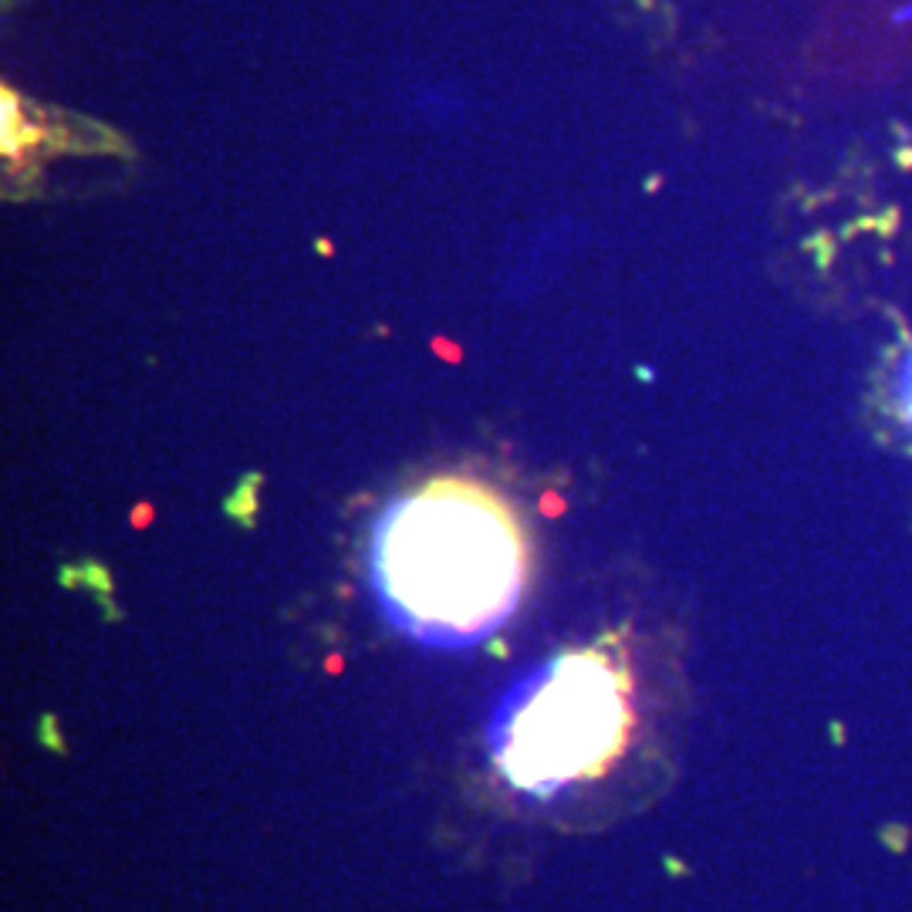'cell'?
Segmentation results:
<instances>
[{
    "label": "cell",
    "mask_w": 912,
    "mask_h": 912,
    "mask_svg": "<svg viewBox=\"0 0 912 912\" xmlns=\"http://www.w3.org/2000/svg\"><path fill=\"white\" fill-rule=\"evenodd\" d=\"M528 534L493 487L437 477L385 511L372 574L402 629L427 642H473L518 609L528 585Z\"/></svg>",
    "instance_id": "6da1fadb"
},
{
    "label": "cell",
    "mask_w": 912,
    "mask_h": 912,
    "mask_svg": "<svg viewBox=\"0 0 912 912\" xmlns=\"http://www.w3.org/2000/svg\"><path fill=\"white\" fill-rule=\"evenodd\" d=\"M909 409H912V402H909Z\"/></svg>",
    "instance_id": "3957f363"
},
{
    "label": "cell",
    "mask_w": 912,
    "mask_h": 912,
    "mask_svg": "<svg viewBox=\"0 0 912 912\" xmlns=\"http://www.w3.org/2000/svg\"><path fill=\"white\" fill-rule=\"evenodd\" d=\"M632 733V683L609 649L568 652L514 706L501 736L504 778L531 794L599 778Z\"/></svg>",
    "instance_id": "7a4b0ae2"
}]
</instances>
